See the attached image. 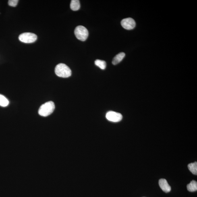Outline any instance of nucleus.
I'll return each instance as SVG.
<instances>
[{"label": "nucleus", "instance_id": "9b49d317", "mask_svg": "<svg viewBox=\"0 0 197 197\" xmlns=\"http://www.w3.org/2000/svg\"><path fill=\"white\" fill-rule=\"evenodd\" d=\"M188 168L191 172L193 174L197 175V162H195L194 163H192L189 164L188 165Z\"/></svg>", "mask_w": 197, "mask_h": 197}, {"label": "nucleus", "instance_id": "39448f33", "mask_svg": "<svg viewBox=\"0 0 197 197\" xmlns=\"http://www.w3.org/2000/svg\"><path fill=\"white\" fill-rule=\"evenodd\" d=\"M106 118L109 121L114 122H117L121 121L123 118L121 114L117 112L110 111L106 114Z\"/></svg>", "mask_w": 197, "mask_h": 197}, {"label": "nucleus", "instance_id": "f8f14e48", "mask_svg": "<svg viewBox=\"0 0 197 197\" xmlns=\"http://www.w3.org/2000/svg\"><path fill=\"white\" fill-rule=\"evenodd\" d=\"M9 102L8 100L5 96L0 94V106L2 107H6L9 105Z\"/></svg>", "mask_w": 197, "mask_h": 197}, {"label": "nucleus", "instance_id": "1a4fd4ad", "mask_svg": "<svg viewBox=\"0 0 197 197\" xmlns=\"http://www.w3.org/2000/svg\"><path fill=\"white\" fill-rule=\"evenodd\" d=\"M80 1L79 0H72L71 1L70 7L73 11L78 10L80 9Z\"/></svg>", "mask_w": 197, "mask_h": 197}, {"label": "nucleus", "instance_id": "ddd939ff", "mask_svg": "<svg viewBox=\"0 0 197 197\" xmlns=\"http://www.w3.org/2000/svg\"><path fill=\"white\" fill-rule=\"evenodd\" d=\"M95 64L102 69H105L106 67V63L105 61L96 60L95 62Z\"/></svg>", "mask_w": 197, "mask_h": 197}, {"label": "nucleus", "instance_id": "20e7f679", "mask_svg": "<svg viewBox=\"0 0 197 197\" xmlns=\"http://www.w3.org/2000/svg\"><path fill=\"white\" fill-rule=\"evenodd\" d=\"M37 39V36L31 33H23L19 36L20 41L25 43H33L35 42Z\"/></svg>", "mask_w": 197, "mask_h": 197}, {"label": "nucleus", "instance_id": "0eeeda50", "mask_svg": "<svg viewBox=\"0 0 197 197\" xmlns=\"http://www.w3.org/2000/svg\"><path fill=\"white\" fill-rule=\"evenodd\" d=\"M159 184L162 190L166 193L170 192L171 188L167 181L165 179H162L159 181Z\"/></svg>", "mask_w": 197, "mask_h": 197}, {"label": "nucleus", "instance_id": "4468645a", "mask_svg": "<svg viewBox=\"0 0 197 197\" xmlns=\"http://www.w3.org/2000/svg\"><path fill=\"white\" fill-rule=\"evenodd\" d=\"M18 0H9L8 1V4L11 7H16L18 2Z\"/></svg>", "mask_w": 197, "mask_h": 197}, {"label": "nucleus", "instance_id": "9d476101", "mask_svg": "<svg viewBox=\"0 0 197 197\" xmlns=\"http://www.w3.org/2000/svg\"><path fill=\"white\" fill-rule=\"evenodd\" d=\"M187 190L190 192H195L197 190V183L196 181L192 180L187 185Z\"/></svg>", "mask_w": 197, "mask_h": 197}, {"label": "nucleus", "instance_id": "423d86ee", "mask_svg": "<svg viewBox=\"0 0 197 197\" xmlns=\"http://www.w3.org/2000/svg\"><path fill=\"white\" fill-rule=\"evenodd\" d=\"M121 24L123 28L128 30L133 29L136 26V23L134 19L131 18L123 19L121 21Z\"/></svg>", "mask_w": 197, "mask_h": 197}, {"label": "nucleus", "instance_id": "6e6552de", "mask_svg": "<svg viewBox=\"0 0 197 197\" xmlns=\"http://www.w3.org/2000/svg\"><path fill=\"white\" fill-rule=\"evenodd\" d=\"M125 54L124 52H121L118 54L114 58L112 61V64L114 65H117L125 57Z\"/></svg>", "mask_w": 197, "mask_h": 197}, {"label": "nucleus", "instance_id": "f03ea898", "mask_svg": "<svg viewBox=\"0 0 197 197\" xmlns=\"http://www.w3.org/2000/svg\"><path fill=\"white\" fill-rule=\"evenodd\" d=\"M55 107V104L53 102H46L41 106L38 110V114L42 116L47 117L53 113Z\"/></svg>", "mask_w": 197, "mask_h": 197}, {"label": "nucleus", "instance_id": "7ed1b4c3", "mask_svg": "<svg viewBox=\"0 0 197 197\" xmlns=\"http://www.w3.org/2000/svg\"><path fill=\"white\" fill-rule=\"evenodd\" d=\"M74 33L76 37L81 41H85L88 37V31L83 26H79L76 27Z\"/></svg>", "mask_w": 197, "mask_h": 197}, {"label": "nucleus", "instance_id": "f257e3e1", "mask_svg": "<svg viewBox=\"0 0 197 197\" xmlns=\"http://www.w3.org/2000/svg\"><path fill=\"white\" fill-rule=\"evenodd\" d=\"M55 72L58 76L63 78H68L72 74V71L70 68L63 63H60L56 66Z\"/></svg>", "mask_w": 197, "mask_h": 197}]
</instances>
